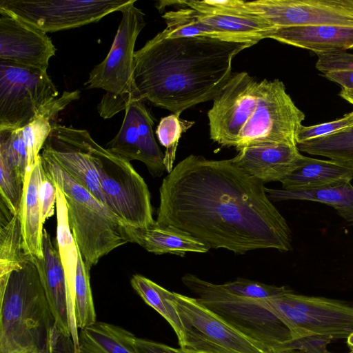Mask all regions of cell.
Returning <instances> with one entry per match:
<instances>
[{
	"label": "cell",
	"instance_id": "43",
	"mask_svg": "<svg viewBox=\"0 0 353 353\" xmlns=\"http://www.w3.org/2000/svg\"><path fill=\"white\" fill-rule=\"evenodd\" d=\"M339 96L350 104L353 105V90L342 88L339 92Z\"/></svg>",
	"mask_w": 353,
	"mask_h": 353
},
{
	"label": "cell",
	"instance_id": "13",
	"mask_svg": "<svg viewBox=\"0 0 353 353\" xmlns=\"http://www.w3.org/2000/svg\"><path fill=\"white\" fill-rule=\"evenodd\" d=\"M245 4L274 30L318 26L353 27V0H256Z\"/></svg>",
	"mask_w": 353,
	"mask_h": 353
},
{
	"label": "cell",
	"instance_id": "23",
	"mask_svg": "<svg viewBox=\"0 0 353 353\" xmlns=\"http://www.w3.org/2000/svg\"><path fill=\"white\" fill-rule=\"evenodd\" d=\"M128 242L135 243L155 254L184 256L186 252L205 253L210 248L197 239L174 227L155 222L147 228L124 225Z\"/></svg>",
	"mask_w": 353,
	"mask_h": 353
},
{
	"label": "cell",
	"instance_id": "36",
	"mask_svg": "<svg viewBox=\"0 0 353 353\" xmlns=\"http://www.w3.org/2000/svg\"><path fill=\"white\" fill-rule=\"evenodd\" d=\"M352 126H353V112L347 113L334 121L309 126L301 125L296 133V143L334 134Z\"/></svg>",
	"mask_w": 353,
	"mask_h": 353
},
{
	"label": "cell",
	"instance_id": "4",
	"mask_svg": "<svg viewBox=\"0 0 353 353\" xmlns=\"http://www.w3.org/2000/svg\"><path fill=\"white\" fill-rule=\"evenodd\" d=\"M40 154L44 171L64 194L71 232L90 269L103 256L128 243L124 225L57 163Z\"/></svg>",
	"mask_w": 353,
	"mask_h": 353
},
{
	"label": "cell",
	"instance_id": "35",
	"mask_svg": "<svg viewBox=\"0 0 353 353\" xmlns=\"http://www.w3.org/2000/svg\"><path fill=\"white\" fill-rule=\"evenodd\" d=\"M220 287L231 294L257 300L277 297L292 291L285 286L270 285L242 278L221 284Z\"/></svg>",
	"mask_w": 353,
	"mask_h": 353
},
{
	"label": "cell",
	"instance_id": "18",
	"mask_svg": "<svg viewBox=\"0 0 353 353\" xmlns=\"http://www.w3.org/2000/svg\"><path fill=\"white\" fill-rule=\"evenodd\" d=\"M0 14V61L47 70L56 53L47 34L12 15Z\"/></svg>",
	"mask_w": 353,
	"mask_h": 353
},
{
	"label": "cell",
	"instance_id": "9",
	"mask_svg": "<svg viewBox=\"0 0 353 353\" xmlns=\"http://www.w3.org/2000/svg\"><path fill=\"white\" fill-rule=\"evenodd\" d=\"M305 114L279 80L259 82L256 109L241 131L235 149L273 144L297 145L296 133Z\"/></svg>",
	"mask_w": 353,
	"mask_h": 353
},
{
	"label": "cell",
	"instance_id": "7",
	"mask_svg": "<svg viewBox=\"0 0 353 353\" xmlns=\"http://www.w3.org/2000/svg\"><path fill=\"white\" fill-rule=\"evenodd\" d=\"M91 152L106 207L123 225L136 228L152 225L155 221L148 185L130 162L94 139Z\"/></svg>",
	"mask_w": 353,
	"mask_h": 353
},
{
	"label": "cell",
	"instance_id": "46",
	"mask_svg": "<svg viewBox=\"0 0 353 353\" xmlns=\"http://www.w3.org/2000/svg\"><path fill=\"white\" fill-rule=\"evenodd\" d=\"M75 352V350H72V352H70V353H76V352ZM78 353H79V352H78Z\"/></svg>",
	"mask_w": 353,
	"mask_h": 353
},
{
	"label": "cell",
	"instance_id": "33",
	"mask_svg": "<svg viewBox=\"0 0 353 353\" xmlns=\"http://www.w3.org/2000/svg\"><path fill=\"white\" fill-rule=\"evenodd\" d=\"M194 123V121L183 120L175 114L161 118L156 134L160 143L165 148L164 165L168 174L174 168L176 151L182 133L190 128Z\"/></svg>",
	"mask_w": 353,
	"mask_h": 353
},
{
	"label": "cell",
	"instance_id": "40",
	"mask_svg": "<svg viewBox=\"0 0 353 353\" xmlns=\"http://www.w3.org/2000/svg\"><path fill=\"white\" fill-rule=\"evenodd\" d=\"M74 350L71 336L54 325L48 339V353H70Z\"/></svg>",
	"mask_w": 353,
	"mask_h": 353
},
{
	"label": "cell",
	"instance_id": "1",
	"mask_svg": "<svg viewBox=\"0 0 353 353\" xmlns=\"http://www.w3.org/2000/svg\"><path fill=\"white\" fill-rule=\"evenodd\" d=\"M156 222L174 227L210 249L238 254L292 249V232L264 183L232 159L190 154L163 180Z\"/></svg>",
	"mask_w": 353,
	"mask_h": 353
},
{
	"label": "cell",
	"instance_id": "30",
	"mask_svg": "<svg viewBox=\"0 0 353 353\" xmlns=\"http://www.w3.org/2000/svg\"><path fill=\"white\" fill-rule=\"evenodd\" d=\"M296 145L300 152L353 166V126Z\"/></svg>",
	"mask_w": 353,
	"mask_h": 353
},
{
	"label": "cell",
	"instance_id": "8",
	"mask_svg": "<svg viewBox=\"0 0 353 353\" xmlns=\"http://www.w3.org/2000/svg\"><path fill=\"white\" fill-rule=\"evenodd\" d=\"M183 284L197 296V299L237 329L264 344L271 353H279L292 340L286 327L256 299L231 294L220 285L187 274Z\"/></svg>",
	"mask_w": 353,
	"mask_h": 353
},
{
	"label": "cell",
	"instance_id": "11",
	"mask_svg": "<svg viewBox=\"0 0 353 353\" xmlns=\"http://www.w3.org/2000/svg\"><path fill=\"white\" fill-rule=\"evenodd\" d=\"M174 295L186 332V349L206 353H271L264 344L237 329L196 298L176 292Z\"/></svg>",
	"mask_w": 353,
	"mask_h": 353
},
{
	"label": "cell",
	"instance_id": "21",
	"mask_svg": "<svg viewBox=\"0 0 353 353\" xmlns=\"http://www.w3.org/2000/svg\"><path fill=\"white\" fill-rule=\"evenodd\" d=\"M268 39L310 50L317 55L353 49V27L318 26L277 29Z\"/></svg>",
	"mask_w": 353,
	"mask_h": 353
},
{
	"label": "cell",
	"instance_id": "27",
	"mask_svg": "<svg viewBox=\"0 0 353 353\" xmlns=\"http://www.w3.org/2000/svg\"><path fill=\"white\" fill-rule=\"evenodd\" d=\"M135 336L119 326L96 322L79 331V353H137Z\"/></svg>",
	"mask_w": 353,
	"mask_h": 353
},
{
	"label": "cell",
	"instance_id": "10",
	"mask_svg": "<svg viewBox=\"0 0 353 353\" xmlns=\"http://www.w3.org/2000/svg\"><path fill=\"white\" fill-rule=\"evenodd\" d=\"M58 95L47 70L0 61V130L26 126Z\"/></svg>",
	"mask_w": 353,
	"mask_h": 353
},
{
	"label": "cell",
	"instance_id": "41",
	"mask_svg": "<svg viewBox=\"0 0 353 353\" xmlns=\"http://www.w3.org/2000/svg\"><path fill=\"white\" fill-rule=\"evenodd\" d=\"M133 345L137 353H194L189 349L174 348L136 336L133 340Z\"/></svg>",
	"mask_w": 353,
	"mask_h": 353
},
{
	"label": "cell",
	"instance_id": "6",
	"mask_svg": "<svg viewBox=\"0 0 353 353\" xmlns=\"http://www.w3.org/2000/svg\"><path fill=\"white\" fill-rule=\"evenodd\" d=\"M124 6L117 32L105 58L89 73L87 88L106 91L101 100L104 113L112 117L125 110L134 90V56L137 39L145 26V14L134 6Z\"/></svg>",
	"mask_w": 353,
	"mask_h": 353
},
{
	"label": "cell",
	"instance_id": "15",
	"mask_svg": "<svg viewBox=\"0 0 353 353\" xmlns=\"http://www.w3.org/2000/svg\"><path fill=\"white\" fill-rule=\"evenodd\" d=\"M92 139L86 130L53 123L41 153L52 159L105 205L92 157Z\"/></svg>",
	"mask_w": 353,
	"mask_h": 353
},
{
	"label": "cell",
	"instance_id": "32",
	"mask_svg": "<svg viewBox=\"0 0 353 353\" xmlns=\"http://www.w3.org/2000/svg\"><path fill=\"white\" fill-rule=\"evenodd\" d=\"M90 270L79 252L74 300V315L78 330L84 329L97 322L90 282Z\"/></svg>",
	"mask_w": 353,
	"mask_h": 353
},
{
	"label": "cell",
	"instance_id": "38",
	"mask_svg": "<svg viewBox=\"0 0 353 353\" xmlns=\"http://www.w3.org/2000/svg\"><path fill=\"white\" fill-rule=\"evenodd\" d=\"M39 203L43 223L54 215L57 203V188L54 181L43 168V176L39 188Z\"/></svg>",
	"mask_w": 353,
	"mask_h": 353
},
{
	"label": "cell",
	"instance_id": "20",
	"mask_svg": "<svg viewBox=\"0 0 353 353\" xmlns=\"http://www.w3.org/2000/svg\"><path fill=\"white\" fill-rule=\"evenodd\" d=\"M34 261L54 319V325L70 336L65 272L57 243L54 245L50 234L45 228L43 233V257L34 259Z\"/></svg>",
	"mask_w": 353,
	"mask_h": 353
},
{
	"label": "cell",
	"instance_id": "28",
	"mask_svg": "<svg viewBox=\"0 0 353 353\" xmlns=\"http://www.w3.org/2000/svg\"><path fill=\"white\" fill-rule=\"evenodd\" d=\"M271 201H309L332 207L343 219L353 225V185L351 183L332 188L305 191L265 188Z\"/></svg>",
	"mask_w": 353,
	"mask_h": 353
},
{
	"label": "cell",
	"instance_id": "2",
	"mask_svg": "<svg viewBox=\"0 0 353 353\" xmlns=\"http://www.w3.org/2000/svg\"><path fill=\"white\" fill-rule=\"evenodd\" d=\"M252 46L205 37L168 38L163 30L134 52L130 103L147 100L179 116L213 100L232 75L234 58Z\"/></svg>",
	"mask_w": 353,
	"mask_h": 353
},
{
	"label": "cell",
	"instance_id": "34",
	"mask_svg": "<svg viewBox=\"0 0 353 353\" xmlns=\"http://www.w3.org/2000/svg\"><path fill=\"white\" fill-rule=\"evenodd\" d=\"M0 159L5 161L25 179L28 152L21 128L0 130Z\"/></svg>",
	"mask_w": 353,
	"mask_h": 353
},
{
	"label": "cell",
	"instance_id": "45",
	"mask_svg": "<svg viewBox=\"0 0 353 353\" xmlns=\"http://www.w3.org/2000/svg\"><path fill=\"white\" fill-rule=\"evenodd\" d=\"M347 345L350 349V351L353 352V334H352L347 339H346Z\"/></svg>",
	"mask_w": 353,
	"mask_h": 353
},
{
	"label": "cell",
	"instance_id": "3",
	"mask_svg": "<svg viewBox=\"0 0 353 353\" xmlns=\"http://www.w3.org/2000/svg\"><path fill=\"white\" fill-rule=\"evenodd\" d=\"M54 325L32 258L0 284V353L46 349Z\"/></svg>",
	"mask_w": 353,
	"mask_h": 353
},
{
	"label": "cell",
	"instance_id": "19",
	"mask_svg": "<svg viewBox=\"0 0 353 353\" xmlns=\"http://www.w3.org/2000/svg\"><path fill=\"white\" fill-rule=\"evenodd\" d=\"M306 158L296 145L273 144L243 148L231 159L235 165L265 183L281 182L301 167Z\"/></svg>",
	"mask_w": 353,
	"mask_h": 353
},
{
	"label": "cell",
	"instance_id": "29",
	"mask_svg": "<svg viewBox=\"0 0 353 353\" xmlns=\"http://www.w3.org/2000/svg\"><path fill=\"white\" fill-rule=\"evenodd\" d=\"M30 259L25 251L19 213L8 220L1 221L0 226V284L14 270Z\"/></svg>",
	"mask_w": 353,
	"mask_h": 353
},
{
	"label": "cell",
	"instance_id": "12",
	"mask_svg": "<svg viewBox=\"0 0 353 353\" xmlns=\"http://www.w3.org/2000/svg\"><path fill=\"white\" fill-rule=\"evenodd\" d=\"M132 0H1L0 13L54 32L97 22Z\"/></svg>",
	"mask_w": 353,
	"mask_h": 353
},
{
	"label": "cell",
	"instance_id": "37",
	"mask_svg": "<svg viewBox=\"0 0 353 353\" xmlns=\"http://www.w3.org/2000/svg\"><path fill=\"white\" fill-rule=\"evenodd\" d=\"M316 68L323 74L353 71V54L336 52L318 55Z\"/></svg>",
	"mask_w": 353,
	"mask_h": 353
},
{
	"label": "cell",
	"instance_id": "16",
	"mask_svg": "<svg viewBox=\"0 0 353 353\" xmlns=\"http://www.w3.org/2000/svg\"><path fill=\"white\" fill-rule=\"evenodd\" d=\"M153 124L144 101L130 102L125 109L124 119L118 133L105 148L130 162L141 161L151 175L161 176L165 170L164 154L155 140Z\"/></svg>",
	"mask_w": 353,
	"mask_h": 353
},
{
	"label": "cell",
	"instance_id": "44",
	"mask_svg": "<svg viewBox=\"0 0 353 353\" xmlns=\"http://www.w3.org/2000/svg\"><path fill=\"white\" fill-rule=\"evenodd\" d=\"M10 353H48L47 348L46 349H26L21 351L12 352Z\"/></svg>",
	"mask_w": 353,
	"mask_h": 353
},
{
	"label": "cell",
	"instance_id": "24",
	"mask_svg": "<svg viewBox=\"0 0 353 353\" xmlns=\"http://www.w3.org/2000/svg\"><path fill=\"white\" fill-rule=\"evenodd\" d=\"M56 241L66 279L68 312L70 336L74 345L75 352H78L79 349V330L76 325L74 315V300L75 278L79 250L70 228L64 194L57 185H56Z\"/></svg>",
	"mask_w": 353,
	"mask_h": 353
},
{
	"label": "cell",
	"instance_id": "42",
	"mask_svg": "<svg viewBox=\"0 0 353 353\" xmlns=\"http://www.w3.org/2000/svg\"><path fill=\"white\" fill-rule=\"evenodd\" d=\"M323 76L341 85L343 89L353 90V71L330 72Z\"/></svg>",
	"mask_w": 353,
	"mask_h": 353
},
{
	"label": "cell",
	"instance_id": "22",
	"mask_svg": "<svg viewBox=\"0 0 353 353\" xmlns=\"http://www.w3.org/2000/svg\"><path fill=\"white\" fill-rule=\"evenodd\" d=\"M43 176L40 157L26 173L19 217L26 254L34 259L43 257V223L39 203V188Z\"/></svg>",
	"mask_w": 353,
	"mask_h": 353
},
{
	"label": "cell",
	"instance_id": "25",
	"mask_svg": "<svg viewBox=\"0 0 353 353\" xmlns=\"http://www.w3.org/2000/svg\"><path fill=\"white\" fill-rule=\"evenodd\" d=\"M352 179L353 166L307 157L305 163L281 183L282 189L305 191L339 186L351 183Z\"/></svg>",
	"mask_w": 353,
	"mask_h": 353
},
{
	"label": "cell",
	"instance_id": "5",
	"mask_svg": "<svg viewBox=\"0 0 353 353\" xmlns=\"http://www.w3.org/2000/svg\"><path fill=\"white\" fill-rule=\"evenodd\" d=\"M289 330L292 340L317 338L330 341L353 334V303L294 294L257 300Z\"/></svg>",
	"mask_w": 353,
	"mask_h": 353
},
{
	"label": "cell",
	"instance_id": "17",
	"mask_svg": "<svg viewBox=\"0 0 353 353\" xmlns=\"http://www.w3.org/2000/svg\"><path fill=\"white\" fill-rule=\"evenodd\" d=\"M179 6L197 12L199 19L214 29L222 39L250 43L268 39L274 30L241 0L179 1Z\"/></svg>",
	"mask_w": 353,
	"mask_h": 353
},
{
	"label": "cell",
	"instance_id": "14",
	"mask_svg": "<svg viewBox=\"0 0 353 353\" xmlns=\"http://www.w3.org/2000/svg\"><path fill=\"white\" fill-rule=\"evenodd\" d=\"M258 87L259 82L245 72L232 75L208 112L210 137L214 142L236 146L241 131L256 109Z\"/></svg>",
	"mask_w": 353,
	"mask_h": 353
},
{
	"label": "cell",
	"instance_id": "47",
	"mask_svg": "<svg viewBox=\"0 0 353 353\" xmlns=\"http://www.w3.org/2000/svg\"><path fill=\"white\" fill-rule=\"evenodd\" d=\"M194 352V351H193ZM194 353H206V352H194Z\"/></svg>",
	"mask_w": 353,
	"mask_h": 353
},
{
	"label": "cell",
	"instance_id": "39",
	"mask_svg": "<svg viewBox=\"0 0 353 353\" xmlns=\"http://www.w3.org/2000/svg\"><path fill=\"white\" fill-rule=\"evenodd\" d=\"M331 341L317 338L291 340L281 353H335L327 349ZM347 353H353L350 351Z\"/></svg>",
	"mask_w": 353,
	"mask_h": 353
},
{
	"label": "cell",
	"instance_id": "31",
	"mask_svg": "<svg viewBox=\"0 0 353 353\" xmlns=\"http://www.w3.org/2000/svg\"><path fill=\"white\" fill-rule=\"evenodd\" d=\"M166 27L163 30L168 38L205 37L223 40L212 27L202 22L197 12L185 6L165 12L163 16Z\"/></svg>",
	"mask_w": 353,
	"mask_h": 353
},
{
	"label": "cell",
	"instance_id": "26",
	"mask_svg": "<svg viewBox=\"0 0 353 353\" xmlns=\"http://www.w3.org/2000/svg\"><path fill=\"white\" fill-rule=\"evenodd\" d=\"M130 284L144 302L155 310L170 325L177 336L180 347L186 348V332L175 303L174 292L140 274L133 275Z\"/></svg>",
	"mask_w": 353,
	"mask_h": 353
}]
</instances>
